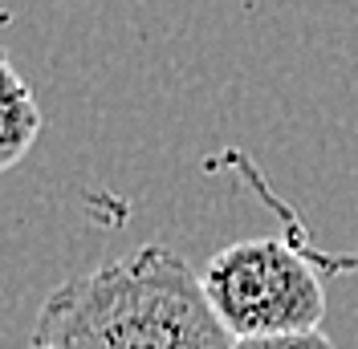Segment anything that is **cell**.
<instances>
[{
    "label": "cell",
    "instance_id": "6da1fadb",
    "mask_svg": "<svg viewBox=\"0 0 358 349\" xmlns=\"http://www.w3.org/2000/svg\"><path fill=\"white\" fill-rule=\"evenodd\" d=\"M196 268L171 248L143 244L131 256L62 281L41 301L29 349H232Z\"/></svg>",
    "mask_w": 358,
    "mask_h": 349
},
{
    "label": "cell",
    "instance_id": "7a4b0ae2",
    "mask_svg": "<svg viewBox=\"0 0 358 349\" xmlns=\"http://www.w3.org/2000/svg\"><path fill=\"white\" fill-rule=\"evenodd\" d=\"M203 297L232 337L322 329L326 284L297 248L277 236L236 240L200 268Z\"/></svg>",
    "mask_w": 358,
    "mask_h": 349
},
{
    "label": "cell",
    "instance_id": "3957f363",
    "mask_svg": "<svg viewBox=\"0 0 358 349\" xmlns=\"http://www.w3.org/2000/svg\"><path fill=\"white\" fill-rule=\"evenodd\" d=\"M41 134V106L17 66L0 61V167H17Z\"/></svg>",
    "mask_w": 358,
    "mask_h": 349
},
{
    "label": "cell",
    "instance_id": "277c9868",
    "mask_svg": "<svg viewBox=\"0 0 358 349\" xmlns=\"http://www.w3.org/2000/svg\"><path fill=\"white\" fill-rule=\"evenodd\" d=\"M232 349H334L326 329H306V333H277V337H236Z\"/></svg>",
    "mask_w": 358,
    "mask_h": 349
}]
</instances>
